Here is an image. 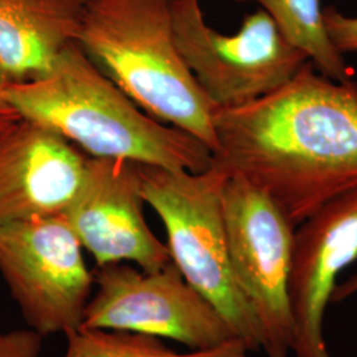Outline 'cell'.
<instances>
[{"instance_id":"obj_11","label":"cell","mask_w":357,"mask_h":357,"mask_svg":"<svg viewBox=\"0 0 357 357\" xmlns=\"http://www.w3.org/2000/svg\"><path fill=\"white\" fill-rule=\"evenodd\" d=\"M86 162L73 143L29 119L0 130V227L64 213Z\"/></svg>"},{"instance_id":"obj_10","label":"cell","mask_w":357,"mask_h":357,"mask_svg":"<svg viewBox=\"0 0 357 357\" xmlns=\"http://www.w3.org/2000/svg\"><path fill=\"white\" fill-rule=\"evenodd\" d=\"M357 259V188L321 205L294 233L289 295L294 357H331L324 318L339 274Z\"/></svg>"},{"instance_id":"obj_15","label":"cell","mask_w":357,"mask_h":357,"mask_svg":"<svg viewBox=\"0 0 357 357\" xmlns=\"http://www.w3.org/2000/svg\"><path fill=\"white\" fill-rule=\"evenodd\" d=\"M323 19L335 48L344 56L357 53V16H348L328 6L323 8Z\"/></svg>"},{"instance_id":"obj_3","label":"cell","mask_w":357,"mask_h":357,"mask_svg":"<svg viewBox=\"0 0 357 357\" xmlns=\"http://www.w3.org/2000/svg\"><path fill=\"white\" fill-rule=\"evenodd\" d=\"M77 44L142 110L215 153L216 107L176 48L171 0H90Z\"/></svg>"},{"instance_id":"obj_9","label":"cell","mask_w":357,"mask_h":357,"mask_svg":"<svg viewBox=\"0 0 357 357\" xmlns=\"http://www.w3.org/2000/svg\"><path fill=\"white\" fill-rule=\"evenodd\" d=\"M143 204L138 165L88 158L79 188L63 215L97 266L134 262L153 271L169 264L171 255L150 229Z\"/></svg>"},{"instance_id":"obj_7","label":"cell","mask_w":357,"mask_h":357,"mask_svg":"<svg viewBox=\"0 0 357 357\" xmlns=\"http://www.w3.org/2000/svg\"><path fill=\"white\" fill-rule=\"evenodd\" d=\"M82 250L63 213L0 227V275L43 337L82 323L94 284Z\"/></svg>"},{"instance_id":"obj_4","label":"cell","mask_w":357,"mask_h":357,"mask_svg":"<svg viewBox=\"0 0 357 357\" xmlns=\"http://www.w3.org/2000/svg\"><path fill=\"white\" fill-rule=\"evenodd\" d=\"M142 196L162 220L171 261L203 294L250 352L262 349V333L234 281L222 209L228 174L212 166L203 172L138 165Z\"/></svg>"},{"instance_id":"obj_6","label":"cell","mask_w":357,"mask_h":357,"mask_svg":"<svg viewBox=\"0 0 357 357\" xmlns=\"http://www.w3.org/2000/svg\"><path fill=\"white\" fill-rule=\"evenodd\" d=\"M222 209L234 281L252 308L266 357H289L294 321L289 295L295 225L268 193L229 175Z\"/></svg>"},{"instance_id":"obj_8","label":"cell","mask_w":357,"mask_h":357,"mask_svg":"<svg viewBox=\"0 0 357 357\" xmlns=\"http://www.w3.org/2000/svg\"><path fill=\"white\" fill-rule=\"evenodd\" d=\"M97 290L79 327L147 333L208 349L236 337L203 294L171 261L153 271L109 264L94 271Z\"/></svg>"},{"instance_id":"obj_12","label":"cell","mask_w":357,"mask_h":357,"mask_svg":"<svg viewBox=\"0 0 357 357\" xmlns=\"http://www.w3.org/2000/svg\"><path fill=\"white\" fill-rule=\"evenodd\" d=\"M90 0H0V64L13 81L45 75L77 43Z\"/></svg>"},{"instance_id":"obj_14","label":"cell","mask_w":357,"mask_h":357,"mask_svg":"<svg viewBox=\"0 0 357 357\" xmlns=\"http://www.w3.org/2000/svg\"><path fill=\"white\" fill-rule=\"evenodd\" d=\"M64 357H249L250 351L238 337L208 349L176 352L147 333L84 328L65 333Z\"/></svg>"},{"instance_id":"obj_16","label":"cell","mask_w":357,"mask_h":357,"mask_svg":"<svg viewBox=\"0 0 357 357\" xmlns=\"http://www.w3.org/2000/svg\"><path fill=\"white\" fill-rule=\"evenodd\" d=\"M43 339L31 328L0 332V357H40Z\"/></svg>"},{"instance_id":"obj_18","label":"cell","mask_w":357,"mask_h":357,"mask_svg":"<svg viewBox=\"0 0 357 357\" xmlns=\"http://www.w3.org/2000/svg\"><path fill=\"white\" fill-rule=\"evenodd\" d=\"M357 295V274L351 275L348 280L335 286L332 293L331 303H342L347 299Z\"/></svg>"},{"instance_id":"obj_17","label":"cell","mask_w":357,"mask_h":357,"mask_svg":"<svg viewBox=\"0 0 357 357\" xmlns=\"http://www.w3.org/2000/svg\"><path fill=\"white\" fill-rule=\"evenodd\" d=\"M10 81L13 79L8 77L4 68L0 64V130L20 119V115L17 114V112L13 109V105L7 98V86Z\"/></svg>"},{"instance_id":"obj_13","label":"cell","mask_w":357,"mask_h":357,"mask_svg":"<svg viewBox=\"0 0 357 357\" xmlns=\"http://www.w3.org/2000/svg\"><path fill=\"white\" fill-rule=\"evenodd\" d=\"M261 6L281 31L284 38L303 52L310 63L324 76L343 81L352 77L344 54L328 36L320 0H234Z\"/></svg>"},{"instance_id":"obj_2","label":"cell","mask_w":357,"mask_h":357,"mask_svg":"<svg viewBox=\"0 0 357 357\" xmlns=\"http://www.w3.org/2000/svg\"><path fill=\"white\" fill-rule=\"evenodd\" d=\"M7 98L20 118L51 128L90 158L190 172L212 166L205 144L143 112L77 43L45 75L10 81Z\"/></svg>"},{"instance_id":"obj_5","label":"cell","mask_w":357,"mask_h":357,"mask_svg":"<svg viewBox=\"0 0 357 357\" xmlns=\"http://www.w3.org/2000/svg\"><path fill=\"white\" fill-rule=\"evenodd\" d=\"M171 22L184 64L216 109L266 96L310 61L261 8L248 13L233 35L206 23L200 0H171Z\"/></svg>"},{"instance_id":"obj_1","label":"cell","mask_w":357,"mask_h":357,"mask_svg":"<svg viewBox=\"0 0 357 357\" xmlns=\"http://www.w3.org/2000/svg\"><path fill=\"white\" fill-rule=\"evenodd\" d=\"M212 163L266 192L295 227L357 188V82L310 61L266 96L213 115Z\"/></svg>"}]
</instances>
